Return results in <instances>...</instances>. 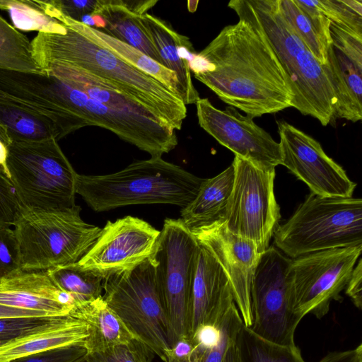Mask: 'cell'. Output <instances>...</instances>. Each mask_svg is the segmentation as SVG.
Returning a JSON list of instances; mask_svg holds the SVG:
<instances>
[{
	"label": "cell",
	"mask_w": 362,
	"mask_h": 362,
	"mask_svg": "<svg viewBox=\"0 0 362 362\" xmlns=\"http://www.w3.org/2000/svg\"><path fill=\"white\" fill-rule=\"evenodd\" d=\"M234 177L232 163L216 176L204 180L194 199L180 211V219L187 229L192 231L222 219Z\"/></svg>",
	"instance_id": "obj_22"
},
{
	"label": "cell",
	"mask_w": 362,
	"mask_h": 362,
	"mask_svg": "<svg viewBox=\"0 0 362 362\" xmlns=\"http://www.w3.org/2000/svg\"><path fill=\"white\" fill-rule=\"evenodd\" d=\"M49 3L63 15L78 21L86 14L93 15L98 0H49Z\"/></svg>",
	"instance_id": "obj_38"
},
{
	"label": "cell",
	"mask_w": 362,
	"mask_h": 362,
	"mask_svg": "<svg viewBox=\"0 0 362 362\" xmlns=\"http://www.w3.org/2000/svg\"><path fill=\"white\" fill-rule=\"evenodd\" d=\"M31 45L40 67L56 63L83 69L112 84L174 130L182 128L187 109L180 98L84 35L66 26L64 35L38 33Z\"/></svg>",
	"instance_id": "obj_2"
},
{
	"label": "cell",
	"mask_w": 362,
	"mask_h": 362,
	"mask_svg": "<svg viewBox=\"0 0 362 362\" xmlns=\"http://www.w3.org/2000/svg\"><path fill=\"white\" fill-rule=\"evenodd\" d=\"M199 246L180 218H166L153 253L162 300L178 339L188 337L189 308Z\"/></svg>",
	"instance_id": "obj_11"
},
{
	"label": "cell",
	"mask_w": 362,
	"mask_h": 362,
	"mask_svg": "<svg viewBox=\"0 0 362 362\" xmlns=\"http://www.w3.org/2000/svg\"><path fill=\"white\" fill-rule=\"evenodd\" d=\"M232 163L233 187L221 220L230 232L252 240L262 254L281 217L274 192L275 168H261L236 156Z\"/></svg>",
	"instance_id": "obj_10"
},
{
	"label": "cell",
	"mask_w": 362,
	"mask_h": 362,
	"mask_svg": "<svg viewBox=\"0 0 362 362\" xmlns=\"http://www.w3.org/2000/svg\"><path fill=\"white\" fill-rule=\"evenodd\" d=\"M228 6L239 21L225 26L199 53L204 69L194 77L252 118L292 107L285 73L247 0Z\"/></svg>",
	"instance_id": "obj_1"
},
{
	"label": "cell",
	"mask_w": 362,
	"mask_h": 362,
	"mask_svg": "<svg viewBox=\"0 0 362 362\" xmlns=\"http://www.w3.org/2000/svg\"><path fill=\"white\" fill-rule=\"evenodd\" d=\"M285 73L292 107L327 126L334 120V90L321 64L283 17L277 0H247Z\"/></svg>",
	"instance_id": "obj_4"
},
{
	"label": "cell",
	"mask_w": 362,
	"mask_h": 362,
	"mask_svg": "<svg viewBox=\"0 0 362 362\" xmlns=\"http://www.w3.org/2000/svg\"><path fill=\"white\" fill-rule=\"evenodd\" d=\"M243 325L242 317L234 305L218 327H205L192 337L179 339L161 359L163 362H222Z\"/></svg>",
	"instance_id": "obj_20"
},
{
	"label": "cell",
	"mask_w": 362,
	"mask_h": 362,
	"mask_svg": "<svg viewBox=\"0 0 362 362\" xmlns=\"http://www.w3.org/2000/svg\"><path fill=\"white\" fill-rule=\"evenodd\" d=\"M47 273L62 291L73 298L76 305L102 296L103 279L84 270L77 262L57 267Z\"/></svg>",
	"instance_id": "obj_29"
},
{
	"label": "cell",
	"mask_w": 362,
	"mask_h": 362,
	"mask_svg": "<svg viewBox=\"0 0 362 362\" xmlns=\"http://www.w3.org/2000/svg\"><path fill=\"white\" fill-rule=\"evenodd\" d=\"M0 304L45 313L70 315L76 303L49 277L47 271H22L0 281Z\"/></svg>",
	"instance_id": "obj_19"
},
{
	"label": "cell",
	"mask_w": 362,
	"mask_h": 362,
	"mask_svg": "<svg viewBox=\"0 0 362 362\" xmlns=\"http://www.w3.org/2000/svg\"><path fill=\"white\" fill-rule=\"evenodd\" d=\"M0 70L43 74L36 62L31 41L0 16Z\"/></svg>",
	"instance_id": "obj_28"
},
{
	"label": "cell",
	"mask_w": 362,
	"mask_h": 362,
	"mask_svg": "<svg viewBox=\"0 0 362 362\" xmlns=\"http://www.w3.org/2000/svg\"><path fill=\"white\" fill-rule=\"evenodd\" d=\"M160 234L146 221L131 216L107 221L95 245L77 263L103 281L151 257Z\"/></svg>",
	"instance_id": "obj_13"
},
{
	"label": "cell",
	"mask_w": 362,
	"mask_h": 362,
	"mask_svg": "<svg viewBox=\"0 0 362 362\" xmlns=\"http://www.w3.org/2000/svg\"><path fill=\"white\" fill-rule=\"evenodd\" d=\"M8 178L23 208L54 210L76 205V173L54 139L12 142L7 147Z\"/></svg>",
	"instance_id": "obj_8"
},
{
	"label": "cell",
	"mask_w": 362,
	"mask_h": 362,
	"mask_svg": "<svg viewBox=\"0 0 362 362\" xmlns=\"http://www.w3.org/2000/svg\"><path fill=\"white\" fill-rule=\"evenodd\" d=\"M222 362H238L237 349L234 341L227 349Z\"/></svg>",
	"instance_id": "obj_44"
},
{
	"label": "cell",
	"mask_w": 362,
	"mask_h": 362,
	"mask_svg": "<svg viewBox=\"0 0 362 362\" xmlns=\"http://www.w3.org/2000/svg\"><path fill=\"white\" fill-rule=\"evenodd\" d=\"M291 262L274 246L260 255L251 285L252 324L249 328L266 340L293 347L303 317L295 310Z\"/></svg>",
	"instance_id": "obj_9"
},
{
	"label": "cell",
	"mask_w": 362,
	"mask_h": 362,
	"mask_svg": "<svg viewBox=\"0 0 362 362\" xmlns=\"http://www.w3.org/2000/svg\"><path fill=\"white\" fill-rule=\"evenodd\" d=\"M325 71L334 93V119H362V38L330 23Z\"/></svg>",
	"instance_id": "obj_17"
},
{
	"label": "cell",
	"mask_w": 362,
	"mask_h": 362,
	"mask_svg": "<svg viewBox=\"0 0 362 362\" xmlns=\"http://www.w3.org/2000/svg\"><path fill=\"white\" fill-rule=\"evenodd\" d=\"M158 2L157 0L147 1H134V0H120L122 6L127 8L132 13L141 16L146 13V11L152 8Z\"/></svg>",
	"instance_id": "obj_43"
},
{
	"label": "cell",
	"mask_w": 362,
	"mask_h": 362,
	"mask_svg": "<svg viewBox=\"0 0 362 362\" xmlns=\"http://www.w3.org/2000/svg\"><path fill=\"white\" fill-rule=\"evenodd\" d=\"M234 305L228 276L212 254L199 244L189 308L188 337L202 327H218Z\"/></svg>",
	"instance_id": "obj_18"
},
{
	"label": "cell",
	"mask_w": 362,
	"mask_h": 362,
	"mask_svg": "<svg viewBox=\"0 0 362 362\" xmlns=\"http://www.w3.org/2000/svg\"><path fill=\"white\" fill-rule=\"evenodd\" d=\"M0 125L6 129L11 143L62 139L53 121L19 103L0 100Z\"/></svg>",
	"instance_id": "obj_25"
},
{
	"label": "cell",
	"mask_w": 362,
	"mask_h": 362,
	"mask_svg": "<svg viewBox=\"0 0 362 362\" xmlns=\"http://www.w3.org/2000/svg\"><path fill=\"white\" fill-rule=\"evenodd\" d=\"M23 209L7 175L0 171V226H13Z\"/></svg>",
	"instance_id": "obj_36"
},
{
	"label": "cell",
	"mask_w": 362,
	"mask_h": 362,
	"mask_svg": "<svg viewBox=\"0 0 362 362\" xmlns=\"http://www.w3.org/2000/svg\"><path fill=\"white\" fill-rule=\"evenodd\" d=\"M71 314L84 320L88 325V335L84 344L88 353L126 344L135 339L119 317L108 307L103 296L77 304Z\"/></svg>",
	"instance_id": "obj_23"
},
{
	"label": "cell",
	"mask_w": 362,
	"mask_h": 362,
	"mask_svg": "<svg viewBox=\"0 0 362 362\" xmlns=\"http://www.w3.org/2000/svg\"><path fill=\"white\" fill-rule=\"evenodd\" d=\"M93 16L95 22V27L105 29L106 27V23L104 18L100 15L98 14H94Z\"/></svg>",
	"instance_id": "obj_45"
},
{
	"label": "cell",
	"mask_w": 362,
	"mask_h": 362,
	"mask_svg": "<svg viewBox=\"0 0 362 362\" xmlns=\"http://www.w3.org/2000/svg\"><path fill=\"white\" fill-rule=\"evenodd\" d=\"M362 245L318 251L291 259L295 310L302 317H324L332 300L341 299L351 272L360 258Z\"/></svg>",
	"instance_id": "obj_12"
},
{
	"label": "cell",
	"mask_w": 362,
	"mask_h": 362,
	"mask_svg": "<svg viewBox=\"0 0 362 362\" xmlns=\"http://www.w3.org/2000/svg\"><path fill=\"white\" fill-rule=\"evenodd\" d=\"M295 3L311 19L327 44L332 42L329 26L330 21L325 16L315 4V0H294Z\"/></svg>",
	"instance_id": "obj_39"
},
{
	"label": "cell",
	"mask_w": 362,
	"mask_h": 362,
	"mask_svg": "<svg viewBox=\"0 0 362 362\" xmlns=\"http://www.w3.org/2000/svg\"><path fill=\"white\" fill-rule=\"evenodd\" d=\"M220 264L230 281L243 325L252 324L251 285L260 257L250 240L230 232L222 220L191 231Z\"/></svg>",
	"instance_id": "obj_16"
},
{
	"label": "cell",
	"mask_w": 362,
	"mask_h": 362,
	"mask_svg": "<svg viewBox=\"0 0 362 362\" xmlns=\"http://www.w3.org/2000/svg\"><path fill=\"white\" fill-rule=\"evenodd\" d=\"M0 100L9 103H19L0 90Z\"/></svg>",
	"instance_id": "obj_48"
},
{
	"label": "cell",
	"mask_w": 362,
	"mask_h": 362,
	"mask_svg": "<svg viewBox=\"0 0 362 362\" xmlns=\"http://www.w3.org/2000/svg\"><path fill=\"white\" fill-rule=\"evenodd\" d=\"M362 259L360 257L355 265L345 288L346 294L359 309L362 307Z\"/></svg>",
	"instance_id": "obj_40"
},
{
	"label": "cell",
	"mask_w": 362,
	"mask_h": 362,
	"mask_svg": "<svg viewBox=\"0 0 362 362\" xmlns=\"http://www.w3.org/2000/svg\"><path fill=\"white\" fill-rule=\"evenodd\" d=\"M75 316L13 317L0 318V346L71 322Z\"/></svg>",
	"instance_id": "obj_32"
},
{
	"label": "cell",
	"mask_w": 362,
	"mask_h": 362,
	"mask_svg": "<svg viewBox=\"0 0 362 362\" xmlns=\"http://www.w3.org/2000/svg\"><path fill=\"white\" fill-rule=\"evenodd\" d=\"M23 271L17 237L10 226H0V281Z\"/></svg>",
	"instance_id": "obj_35"
},
{
	"label": "cell",
	"mask_w": 362,
	"mask_h": 362,
	"mask_svg": "<svg viewBox=\"0 0 362 362\" xmlns=\"http://www.w3.org/2000/svg\"><path fill=\"white\" fill-rule=\"evenodd\" d=\"M88 335L86 322L75 317L71 322L60 327L0 346V362H11L21 357L60 346L78 344L84 345Z\"/></svg>",
	"instance_id": "obj_24"
},
{
	"label": "cell",
	"mask_w": 362,
	"mask_h": 362,
	"mask_svg": "<svg viewBox=\"0 0 362 362\" xmlns=\"http://www.w3.org/2000/svg\"><path fill=\"white\" fill-rule=\"evenodd\" d=\"M330 23L362 38L361 0H315Z\"/></svg>",
	"instance_id": "obj_33"
},
{
	"label": "cell",
	"mask_w": 362,
	"mask_h": 362,
	"mask_svg": "<svg viewBox=\"0 0 362 362\" xmlns=\"http://www.w3.org/2000/svg\"><path fill=\"white\" fill-rule=\"evenodd\" d=\"M51 316L45 313L10 307L0 304V318L13 317Z\"/></svg>",
	"instance_id": "obj_42"
},
{
	"label": "cell",
	"mask_w": 362,
	"mask_h": 362,
	"mask_svg": "<svg viewBox=\"0 0 362 362\" xmlns=\"http://www.w3.org/2000/svg\"><path fill=\"white\" fill-rule=\"evenodd\" d=\"M199 1H188L187 8L189 12H194L197 10Z\"/></svg>",
	"instance_id": "obj_47"
},
{
	"label": "cell",
	"mask_w": 362,
	"mask_h": 362,
	"mask_svg": "<svg viewBox=\"0 0 362 362\" xmlns=\"http://www.w3.org/2000/svg\"><path fill=\"white\" fill-rule=\"evenodd\" d=\"M277 3L281 13L296 34L317 60L325 64L329 45L314 23L294 0H277Z\"/></svg>",
	"instance_id": "obj_31"
},
{
	"label": "cell",
	"mask_w": 362,
	"mask_h": 362,
	"mask_svg": "<svg viewBox=\"0 0 362 362\" xmlns=\"http://www.w3.org/2000/svg\"><path fill=\"white\" fill-rule=\"evenodd\" d=\"M87 353L83 344H72L42 351L11 362H73Z\"/></svg>",
	"instance_id": "obj_37"
},
{
	"label": "cell",
	"mask_w": 362,
	"mask_h": 362,
	"mask_svg": "<svg viewBox=\"0 0 362 362\" xmlns=\"http://www.w3.org/2000/svg\"><path fill=\"white\" fill-rule=\"evenodd\" d=\"M141 25L156 49L163 66L173 71L180 88V98L184 104H196L200 98L192 81L189 64L180 59L178 47L192 45L189 39L177 33L165 21L149 13L139 16Z\"/></svg>",
	"instance_id": "obj_21"
},
{
	"label": "cell",
	"mask_w": 362,
	"mask_h": 362,
	"mask_svg": "<svg viewBox=\"0 0 362 362\" xmlns=\"http://www.w3.org/2000/svg\"><path fill=\"white\" fill-rule=\"evenodd\" d=\"M196 107L199 126L235 156L264 169L281 164L279 143L253 118L231 106L219 110L208 98H199Z\"/></svg>",
	"instance_id": "obj_15"
},
{
	"label": "cell",
	"mask_w": 362,
	"mask_h": 362,
	"mask_svg": "<svg viewBox=\"0 0 362 362\" xmlns=\"http://www.w3.org/2000/svg\"><path fill=\"white\" fill-rule=\"evenodd\" d=\"M73 362H90V361L88 356V354H86V355L81 356Z\"/></svg>",
	"instance_id": "obj_49"
},
{
	"label": "cell",
	"mask_w": 362,
	"mask_h": 362,
	"mask_svg": "<svg viewBox=\"0 0 362 362\" xmlns=\"http://www.w3.org/2000/svg\"><path fill=\"white\" fill-rule=\"evenodd\" d=\"M281 164L304 182L312 193L352 197L356 184L313 137L286 122L278 124Z\"/></svg>",
	"instance_id": "obj_14"
},
{
	"label": "cell",
	"mask_w": 362,
	"mask_h": 362,
	"mask_svg": "<svg viewBox=\"0 0 362 362\" xmlns=\"http://www.w3.org/2000/svg\"><path fill=\"white\" fill-rule=\"evenodd\" d=\"M87 354L90 362H151L154 353L143 342L134 339L126 344Z\"/></svg>",
	"instance_id": "obj_34"
},
{
	"label": "cell",
	"mask_w": 362,
	"mask_h": 362,
	"mask_svg": "<svg viewBox=\"0 0 362 362\" xmlns=\"http://www.w3.org/2000/svg\"><path fill=\"white\" fill-rule=\"evenodd\" d=\"M0 141L7 147L11 144V141L7 135L6 129L0 125Z\"/></svg>",
	"instance_id": "obj_46"
},
{
	"label": "cell",
	"mask_w": 362,
	"mask_h": 362,
	"mask_svg": "<svg viewBox=\"0 0 362 362\" xmlns=\"http://www.w3.org/2000/svg\"><path fill=\"white\" fill-rule=\"evenodd\" d=\"M204 180L161 157H151L112 174H78L76 192L97 212L144 204L182 209L194 199Z\"/></svg>",
	"instance_id": "obj_3"
},
{
	"label": "cell",
	"mask_w": 362,
	"mask_h": 362,
	"mask_svg": "<svg viewBox=\"0 0 362 362\" xmlns=\"http://www.w3.org/2000/svg\"><path fill=\"white\" fill-rule=\"evenodd\" d=\"M0 9L8 13L16 28L60 35L66 33V26L48 16L37 1L0 0Z\"/></svg>",
	"instance_id": "obj_30"
},
{
	"label": "cell",
	"mask_w": 362,
	"mask_h": 362,
	"mask_svg": "<svg viewBox=\"0 0 362 362\" xmlns=\"http://www.w3.org/2000/svg\"><path fill=\"white\" fill-rule=\"evenodd\" d=\"M318 362H362V344L353 349L329 353Z\"/></svg>",
	"instance_id": "obj_41"
},
{
	"label": "cell",
	"mask_w": 362,
	"mask_h": 362,
	"mask_svg": "<svg viewBox=\"0 0 362 362\" xmlns=\"http://www.w3.org/2000/svg\"><path fill=\"white\" fill-rule=\"evenodd\" d=\"M103 298L133 337L160 358L178 340L168 318L156 274L153 255L103 281Z\"/></svg>",
	"instance_id": "obj_7"
},
{
	"label": "cell",
	"mask_w": 362,
	"mask_h": 362,
	"mask_svg": "<svg viewBox=\"0 0 362 362\" xmlns=\"http://www.w3.org/2000/svg\"><path fill=\"white\" fill-rule=\"evenodd\" d=\"M274 243L291 259L336 248L362 245L361 198L310 193L274 233Z\"/></svg>",
	"instance_id": "obj_5"
},
{
	"label": "cell",
	"mask_w": 362,
	"mask_h": 362,
	"mask_svg": "<svg viewBox=\"0 0 362 362\" xmlns=\"http://www.w3.org/2000/svg\"><path fill=\"white\" fill-rule=\"evenodd\" d=\"M238 362H305L298 348L266 340L243 325L235 340Z\"/></svg>",
	"instance_id": "obj_27"
},
{
	"label": "cell",
	"mask_w": 362,
	"mask_h": 362,
	"mask_svg": "<svg viewBox=\"0 0 362 362\" xmlns=\"http://www.w3.org/2000/svg\"><path fill=\"white\" fill-rule=\"evenodd\" d=\"M94 14L105 20V33L139 49L163 65V62L144 29L139 16L122 6L120 0H98ZM93 14V15H94Z\"/></svg>",
	"instance_id": "obj_26"
},
{
	"label": "cell",
	"mask_w": 362,
	"mask_h": 362,
	"mask_svg": "<svg viewBox=\"0 0 362 362\" xmlns=\"http://www.w3.org/2000/svg\"><path fill=\"white\" fill-rule=\"evenodd\" d=\"M81 209L24 208L13 226L23 271H47L78 262L96 243L102 228L86 223Z\"/></svg>",
	"instance_id": "obj_6"
}]
</instances>
